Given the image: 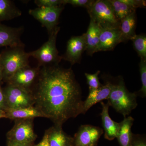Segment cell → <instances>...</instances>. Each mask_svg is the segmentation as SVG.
Segmentation results:
<instances>
[{"label": "cell", "instance_id": "52a82bcc", "mask_svg": "<svg viewBox=\"0 0 146 146\" xmlns=\"http://www.w3.org/2000/svg\"><path fill=\"white\" fill-rule=\"evenodd\" d=\"M91 19L98 23L101 26H118L120 21L115 16L112 5L109 1H95L88 10Z\"/></svg>", "mask_w": 146, "mask_h": 146}, {"label": "cell", "instance_id": "d6a6232c", "mask_svg": "<svg viewBox=\"0 0 146 146\" xmlns=\"http://www.w3.org/2000/svg\"><path fill=\"white\" fill-rule=\"evenodd\" d=\"M2 118H7L6 115L4 110H0V119H2Z\"/></svg>", "mask_w": 146, "mask_h": 146}, {"label": "cell", "instance_id": "3957f363", "mask_svg": "<svg viewBox=\"0 0 146 146\" xmlns=\"http://www.w3.org/2000/svg\"><path fill=\"white\" fill-rule=\"evenodd\" d=\"M136 97V93L128 91L122 80L117 84L111 83V91L107 103L125 118L138 106Z\"/></svg>", "mask_w": 146, "mask_h": 146}, {"label": "cell", "instance_id": "d6986e66", "mask_svg": "<svg viewBox=\"0 0 146 146\" xmlns=\"http://www.w3.org/2000/svg\"><path fill=\"white\" fill-rule=\"evenodd\" d=\"M134 119L132 117H125L120 123V127L117 138L120 146H132L133 134L131 127Z\"/></svg>", "mask_w": 146, "mask_h": 146}, {"label": "cell", "instance_id": "30bf717a", "mask_svg": "<svg viewBox=\"0 0 146 146\" xmlns=\"http://www.w3.org/2000/svg\"><path fill=\"white\" fill-rule=\"evenodd\" d=\"M103 130L98 127L85 125L80 127L74 138V146H96Z\"/></svg>", "mask_w": 146, "mask_h": 146}, {"label": "cell", "instance_id": "4316f807", "mask_svg": "<svg viewBox=\"0 0 146 146\" xmlns=\"http://www.w3.org/2000/svg\"><path fill=\"white\" fill-rule=\"evenodd\" d=\"M94 1L91 0H63L64 5L69 4L73 6L84 7L87 10L91 7Z\"/></svg>", "mask_w": 146, "mask_h": 146}, {"label": "cell", "instance_id": "8fae6325", "mask_svg": "<svg viewBox=\"0 0 146 146\" xmlns=\"http://www.w3.org/2000/svg\"><path fill=\"white\" fill-rule=\"evenodd\" d=\"M101 27L98 52L111 50L118 44L123 42L119 25Z\"/></svg>", "mask_w": 146, "mask_h": 146}, {"label": "cell", "instance_id": "ac0fdd59", "mask_svg": "<svg viewBox=\"0 0 146 146\" xmlns=\"http://www.w3.org/2000/svg\"><path fill=\"white\" fill-rule=\"evenodd\" d=\"M5 111L7 119L14 121L34 119L36 117L45 118L44 115L34 106L17 109L8 108Z\"/></svg>", "mask_w": 146, "mask_h": 146}, {"label": "cell", "instance_id": "2e32d148", "mask_svg": "<svg viewBox=\"0 0 146 146\" xmlns=\"http://www.w3.org/2000/svg\"><path fill=\"white\" fill-rule=\"evenodd\" d=\"M101 29V27L99 24L91 19L87 32L84 33L86 50L89 54L98 52Z\"/></svg>", "mask_w": 146, "mask_h": 146}, {"label": "cell", "instance_id": "44dd1931", "mask_svg": "<svg viewBox=\"0 0 146 146\" xmlns=\"http://www.w3.org/2000/svg\"><path fill=\"white\" fill-rule=\"evenodd\" d=\"M136 12L131 13L120 22L119 29L123 42L131 40L136 35Z\"/></svg>", "mask_w": 146, "mask_h": 146}, {"label": "cell", "instance_id": "7402d4cb", "mask_svg": "<svg viewBox=\"0 0 146 146\" xmlns=\"http://www.w3.org/2000/svg\"><path fill=\"white\" fill-rule=\"evenodd\" d=\"M111 4L115 16L121 21L126 17L136 11V9L131 8L121 0H108Z\"/></svg>", "mask_w": 146, "mask_h": 146}, {"label": "cell", "instance_id": "277c9868", "mask_svg": "<svg viewBox=\"0 0 146 146\" xmlns=\"http://www.w3.org/2000/svg\"><path fill=\"white\" fill-rule=\"evenodd\" d=\"M60 27H57L49 35L47 42L35 50L29 52L30 56L38 61V66H50L56 65L62 59L58 55L56 46V39Z\"/></svg>", "mask_w": 146, "mask_h": 146}, {"label": "cell", "instance_id": "e0dca14e", "mask_svg": "<svg viewBox=\"0 0 146 146\" xmlns=\"http://www.w3.org/2000/svg\"><path fill=\"white\" fill-rule=\"evenodd\" d=\"M111 91V83L107 82L98 89L89 91L87 98L83 102V114L98 103L107 100Z\"/></svg>", "mask_w": 146, "mask_h": 146}, {"label": "cell", "instance_id": "cb8c5ba5", "mask_svg": "<svg viewBox=\"0 0 146 146\" xmlns=\"http://www.w3.org/2000/svg\"><path fill=\"white\" fill-rule=\"evenodd\" d=\"M139 68L142 87L139 92L141 96L145 98L146 96V58H141Z\"/></svg>", "mask_w": 146, "mask_h": 146}, {"label": "cell", "instance_id": "8992f818", "mask_svg": "<svg viewBox=\"0 0 146 146\" xmlns=\"http://www.w3.org/2000/svg\"><path fill=\"white\" fill-rule=\"evenodd\" d=\"M3 90L7 109H17L34 106V97L31 91L9 84H7Z\"/></svg>", "mask_w": 146, "mask_h": 146}, {"label": "cell", "instance_id": "836d02e7", "mask_svg": "<svg viewBox=\"0 0 146 146\" xmlns=\"http://www.w3.org/2000/svg\"><path fill=\"white\" fill-rule=\"evenodd\" d=\"M2 81V69L0 65V83L1 81Z\"/></svg>", "mask_w": 146, "mask_h": 146}, {"label": "cell", "instance_id": "4fadbf2b", "mask_svg": "<svg viewBox=\"0 0 146 146\" xmlns=\"http://www.w3.org/2000/svg\"><path fill=\"white\" fill-rule=\"evenodd\" d=\"M84 50H86L84 33L80 36H72L68 40L66 52L62 58L74 65L79 61Z\"/></svg>", "mask_w": 146, "mask_h": 146}, {"label": "cell", "instance_id": "603a6c76", "mask_svg": "<svg viewBox=\"0 0 146 146\" xmlns=\"http://www.w3.org/2000/svg\"><path fill=\"white\" fill-rule=\"evenodd\" d=\"M131 40L141 58H146V36L145 35H136Z\"/></svg>", "mask_w": 146, "mask_h": 146}, {"label": "cell", "instance_id": "83f0119b", "mask_svg": "<svg viewBox=\"0 0 146 146\" xmlns=\"http://www.w3.org/2000/svg\"><path fill=\"white\" fill-rule=\"evenodd\" d=\"M131 8L136 9L139 7H145L146 6V1L143 0H121Z\"/></svg>", "mask_w": 146, "mask_h": 146}, {"label": "cell", "instance_id": "ba28073f", "mask_svg": "<svg viewBox=\"0 0 146 146\" xmlns=\"http://www.w3.org/2000/svg\"><path fill=\"white\" fill-rule=\"evenodd\" d=\"M64 5L53 7H38L30 9L29 13L46 29L49 35L57 27L58 20Z\"/></svg>", "mask_w": 146, "mask_h": 146}, {"label": "cell", "instance_id": "5b68a950", "mask_svg": "<svg viewBox=\"0 0 146 146\" xmlns=\"http://www.w3.org/2000/svg\"><path fill=\"white\" fill-rule=\"evenodd\" d=\"M34 119L15 120L13 127L7 133V143L34 144L37 138L33 128Z\"/></svg>", "mask_w": 146, "mask_h": 146}, {"label": "cell", "instance_id": "1f68e13d", "mask_svg": "<svg viewBox=\"0 0 146 146\" xmlns=\"http://www.w3.org/2000/svg\"><path fill=\"white\" fill-rule=\"evenodd\" d=\"M34 144H24L13 143H7V146H34Z\"/></svg>", "mask_w": 146, "mask_h": 146}, {"label": "cell", "instance_id": "f546056e", "mask_svg": "<svg viewBox=\"0 0 146 146\" xmlns=\"http://www.w3.org/2000/svg\"><path fill=\"white\" fill-rule=\"evenodd\" d=\"M7 109V108L6 103L5 97L0 84V110L5 111Z\"/></svg>", "mask_w": 146, "mask_h": 146}, {"label": "cell", "instance_id": "4dcf8cb0", "mask_svg": "<svg viewBox=\"0 0 146 146\" xmlns=\"http://www.w3.org/2000/svg\"><path fill=\"white\" fill-rule=\"evenodd\" d=\"M34 146H49L48 141V135L46 131L41 141L37 145H35Z\"/></svg>", "mask_w": 146, "mask_h": 146}, {"label": "cell", "instance_id": "5bb4252c", "mask_svg": "<svg viewBox=\"0 0 146 146\" xmlns=\"http://www.w3.org/2000/svg\"><path fill=\"white\" fill-rule=\"evenodd\" d=\"M102 106L101 115L102 124L104 131V138L112 141L117 136L120 127V123L112 120L109 114V105L101 102Z\"/></svg>", "mask_w": 146, "mask_h": 146}, {"label": "cell", "instance_id": "7a4b0ae2", "mask_svg": "<svg viewBox=\"0 0 146 146\" xmlns=\"http://www.w3.org/2000/svg\"><path fill=\"white\" fill-rule=\"evenodd\" d=\"M30 57L24 47H8L0 53L2 81L7 82L19 70L29 65Z\"/></svg>", "mask_w": 146, "mask_h": 146}, {"label": "cell", "instance_id": "9c48e42d", "mask_svg": "<svg viewBox=\"0 0 146 146\" xmlns=\"http://www.w3.org/2000/svg\"><path fill=\"white\" fill-rule=\"evenodd\" d=\"M39 71V67L32 68L29 65H27L17 71L7 83L31 91V86L37 80Z\"/></svg>", "mask_w": 146, "mask_h": 146}, {"label": "cell", "instance_id": "6da1fadb", "mask_svg": "<svg viewBox=\"0 0 146 146\" xmlns=\"http://www.w3.org/2000/svg\"><path fill=\"white\" fill-rule=\"evenodd\" d=\"M32 92L34 106L54 125L62 126L83 114L81 88L71 68L58 64L43 66Z\"/></svg>", "mask_w": 146, "mask_h": 146}, {"label": "cell", "instance_id": "f1b7e54d", "mask_svg": "<svg viewBox=\"0 0 146 146\" xmlns=\"http://www.w3.org/2000/svg\"><path fill=\"white\" fill-rule=\"evenodd\" d=\"M132 146H146L145 137L142 135L133 134Z\"/></svg>", "mask_w": 146, "mask_h": 146}, {"label": "cell", "instance_id": "484cf974", "mask_svg": "<svg viewBox=\"0 0 146 146\" xmlns=\"http://www.w3.org/2000/svg\"><path fill=\"white\" fill-rule=\"evenodd\" d=\"M34 3L38 7H53L65 5L63 0H35Z\"/></svg>", "mask_w": 146, "mask_h": 146}, {"label": "cell", "instance_id": "ffe728a7", "mask_svg": "<svg viewBox=\"0 0 146 146\" xmlns=\"http://www.w3.org/2000/svg\"><path fill=\"white\" fill-rule=\"evenodd\" d=\"M22 12L10 0H0V23L17 18Z\"/></svg>", "mask_w": 146, "mask_h": 146}, {"label": "cell", "instance_id": "9a60e30c", "mask_svg": "<svg viewBox=\"0 0 146 146\" xmlns=\"http://www.w3.org/2000/svg\"><path fill=\"white\" fill-rule=\"evenodd\" d=\"M46 132L49 146H74V138L65 132L62 125H54Z\"/></svg>", "mask_w": 146, "mask_h": 146}, {"label": "cell", "instance_id": "7c38bea8", "mask_svg": "<svg viewBox=\"0 0 146 146\" xmlns=\"http://www.w3.org/2000/svg\"><path fill=\"white\" fill-rule=\"evenodd\" d=\"M23 27H12L0 23V48L24 47L21 40Z\"/></svg>", "mask_w": 146, "mask_h": 146}, {"label": "cell", "instance_id": "d4e9b609", "mask_svg": "<svg viewBox=\"0 0 146 146\" xmlns=\"http://www.w3.org/2000/svg\"><path fill=\"white\" fill-rule=\"evenodd\" d=\"M100 72V71H98L94 74L85 73L87 84L89 85V91L98 89L102 86V84L100 83L98 76Z\"/></svg>", "mask_w": 146, "mask_h": 146}]
</instances>
